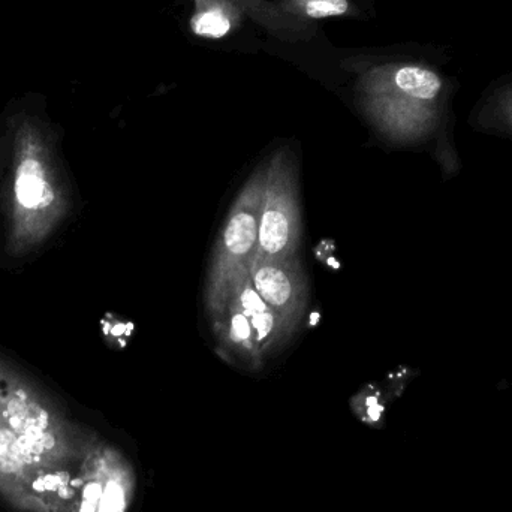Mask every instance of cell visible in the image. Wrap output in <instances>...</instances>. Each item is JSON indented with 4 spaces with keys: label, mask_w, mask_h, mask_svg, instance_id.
I'll use <instances>...</instances> for the list:
<instances>
[{
    "label": "cell",
    "mask_w": 512,
    "mask_h": 512,
    "mask_svg": "<svg viewBox=\"0 0 512 512\" xmlns=\"http://www.w3.org/2000/svg\"><path fill=\"white\" fill-rule=\"evenodd\" d=\"M442 87V78L424 66H385L367 75L361 98L367 116L385 135L415 141L435 126Z\"/></svg>",
    "instance_id": "1"
},
{
    "label": "cell",
    "mask_w": 512,
    "mask_h": 512,
    "mask_svg": "<svg viewBox=\"0 0 512 512\" xmlns=\"http://www.w3.org/2000/svg\"><path fill=\"white\" fill-rule=\"evenodd\" d=\"M265 168L256 171L231 206L213 252L206 286V306L219 321L227 310L231 292L248 276L258 251L259 218L264 200Z\"/></svg>",
    "instance_id": "2"
},
{
    "label": "cell",
    "mask_w": 512,
    "mask_h": 512,
    "mask_svg": "<svg viewBox=\"0 0 512 512\" xmlns=\"http://www.w3.org/2000/svg\"><path fill=\"white\" fill-rule=\"evenodd\" d=\"M265 171L258 251L251 268L261 262L294 258L301 243L297 173L288 153H274L265 165Z\"/></svg>",
    "instance_id": "3"
},
{
    "label": "cell",
    "mask_w": 512,
    "mask_h": 512,
    "mask_svg": "<svg viewBox=\"0 0 512 512\" xmlns=\"http://www.w3.org/2000/svg\"><path fill=\"white\" fill-rule=\"evenodd\" d=\"M262 300L280 316L291 336L306 307V277L298 256L261 262L249 270Z\"/></svg>",
    "instance_id": "4"
},
{
    "label": "cell",
    "mask_w": 512,
    "mask_h": 512,
    "mask_svg": "<svg viewBox=\"0 0 512 512\" xmlns=\"http://www.w3.org/2000/svg\"><path fill=\"white\" fill-rule=\"evenodd\" d=\"M110 454L87 457V475L80 504L72 512H123L126 508L125 486L117 480Z\"/></svg>",
    "instance_id": "5"
},
{
    "label": "cell",
    "mask_w": 512,
    "mask_h": 512,
    "mask_svg": "<svg viewBox=\"0 0 512 512\" xmlns=\"http://www.w3.org/2000/svg\"><path fill=\"white\" fill-rule=\"evenodd\" d=\"M228 301H234L248 316L262 354H267L273 346L289 337L282 319L256 292L249 274L237 282Z\"/></svg>",
    "instance_id": "6"
},
{
    "label": "cell",
    "mask_w": 512,
    "mask_h": 512,
    "mask_svg": "<svg viewBox=\"0 0 512 512\" xmlns=\"http://www.w3.org/2000/svg\"><path fill=\"white\" fill-rule=\"evenodd\" d=\"M195 3L191 27L195 35L204 38H224L243 14L230 0H195Z\"/></svg>",
    "instance_id": "7"
},
{
    "label": "cell",
    "mask_w": 512,
    "mask_h": 512,
    "mask_svg": "<svg viewBox=\"0 0 512 512\" xmlns=\"http://www.w3.org/2000/svg\"><path fill=\"white\" fill-rule=\"evenodd\" d=\"M225 312H228L227 319L222 318V322H225V325H227L224 331H222L225 339L234 348L239 349L243 357L249 358L252 363H259L262 352L259 349L258 342H256L254 328H252L248 316L243 313V310L234 301H228Z\"/></svg>",
    "instance_id": "8"
},
{
    "label": "cell",
    "mask_w": 512,
    "mask_h": 512,
    "mask_svg": "<svg viewBox=\"0 0 512 512\" xmlns=\"http://www.w3.org/2000/svg\"><path fill=\"white\" fill-rule=\"evenodd\" d=\"M15 192H17L18 201L29 209L44 201L45 183L42 180V171L38 162L27 161L21 165Z\"/></svg>",
    "instance_id": "9"
},
{
    "label": "cell",
    "mask_w": 512,
    "mask_h": 512,
    "mask_svg": "<svg viewBox=\"0 0 512 512\" xmlns=\"http://www.w3.org/2000/svg\"><path fill=\"white\" fill-rule=\"evenodd\" d=\"M304 14L310 18H327L343 15L349 11L348 0H306Z\"/></svg>",
    "instance_id": "10"
},
{
    "label": "cell",
    "mask_w": 512,
    "mask_h": 512,
    "mask_svg": "<svg viewBox=\"0 0 512 512\" xmlns=\"http://www.w3.org/2000/svg\"><path fill=\"white\" fill-rule=\"evenodd\" d=\"M504 114L508 125H510L512 128V92L507 96V99H505Z\"/></svg>",
    "instance_id": "11"
}]
</instances>
